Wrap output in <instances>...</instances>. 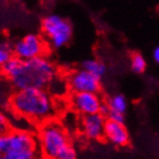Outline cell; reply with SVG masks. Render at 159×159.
<instances>
[{
	"label": "cell",
	"instance_id": "cell-4",
	"mask_svg": "<svg viewBox=\"0 0 159 159\" xmlns=\"http://www.w3.org/2000/svg\"><path fill=\"white\" fill-rule=\"evenodd\" d=\"M41 30L53 49L63 48L70 42L73 34L72 24L64 17L50 14L41 22Z\"/></svg>",
	"mask_w": 159,
	"mask_h": 159
},
{
	"label": "cell",
	"instance_id": "cell-15",
	"mask_svg": "<svg viewBox=\"0 0 159 159\" xmlns=\"http://www.w3.org/2000/svg\"><path fill=\"white\" fill-rule=\"evenodd\" d=\"M147 67V63L144 57L139 52H134L131 56V70L134 73H143Z\"/></svg>",
	"mask_w": 159,
	"mask_h": 159
},
{
	"label": "cell",
	"instance_id": "cell-8",
	"mask_svg": "<svg viewBox=\"0 0 159 159\" xmlns=\"http://www.w3.org/2000/svg\"><path fill=\"white\" fill-rule=\"evenodd\" d=\"M70 103L75 111L82 116L99 114L102 100L98 93H73L70 97Z\"/></svg>",
	"mask_w": 159,
	"mask_h": 159
},
{
	"label": "cell",
	"instance_id": "cell-12",
	"mask_svg": "<svg viewBox=\"0 0 159 159\" xmlns=\"http://www.w3.org/2000/svg\"><path fill=\"white\" fill-rule=\"evenodd\" d=\"M82 68L85 70L86 72H89L90 74L94 75L96 77H98V79H101L106 74V70H107L106 65L98 59L84 60L82 63Z\"/></svg>",
	"mask_w": 159,
	"mask_h": 159
},
{
	"label": "cell",
	"instance_id": "cell-10",
	"mask_svg": "<svg viewBox=\"0 0 159 159\" xmlns=\"http://www.w3.org/2000/svg\"><path fill=\"white\" fill-rule=\"evenodd\" d=\"M105 138L108 142L117 147H124L129 142V134L125 125L109 119H107L105 125Z\"/></svg>",
	"mask_w": 159,
	"mask_h": 159
},
{
	"label": "cell",
	"instance_id": "cell-1",
	"mask_svg": "<svg viewBox=\"0 0 159 159\" xmlns=\"http://www.w3.org/2000/svg\"><path fill=\"white\" fill-rule=\"evenodd\" d=\"M57 67L44 56L29 60H20L11 75L8 77L11 85L18 90H44L57 79Z\"/></svg>",
	"mask_w": 159,
	"mask_h": 159
},
{
	"label": "cell",
	"instance_id": "cell-14",
	"mask_svg": "<svg viewBox=\"0 0 159 159\" xmlns=\"http://www.w3.org/2000/svg\"><path fill=\"white\" fill-rule=\"evenodd\" d=\"M14 56V43L9 41H3L0 44V65L9 61Z\"/></svg>",
	"mask_w": 159,
	"mask_h": 159
},
{
	"label": "cell",
	"instance_id": "cell-3",
	"mask_svg": "<svg viewBox=\"0 0 159 159\" xmlns=\"http://www.w3.org/2000/svg\"><path fill=\"white\" fill-rule=\"evenodd\" d=\"M39 144L46 159H59L72 147L66 129L58 122L48 120L39 131Z\"/></svg>",
	"mask_w": 159,
	"mask_h": 159
},
{
	"label": "cell",
	"instance_id": "cell-16",
	"mask_svg": "<svg viewBox=\"0 0 159 159\" xmlns=\"http://www.w3.org/2000/svg\"><path fill=\"white\" fill-rule=\"evenodd\" d=\"M107 119H109L111 122H116V123H120V124H124V120H125V116L123 113H119L116 110L110 109V113L107 117Z\"/></svg>",
	"mask_w": 159,
	"mask_h": 159
},
{
	"label": "cell",
	"instance_id": "cell-11",
	"mask_svg": "<svg viewBox=\"0 0 159 159\" xmlns=\"http://www.w3.org/2000/svg\"><path fill=\"white\" fill-rule=\"evenodd\" d=\"M0 159H40L38 148H16L2 153Z\"/></svg>",
	"mask_w": 159,
	"mask_h": 159
},
{
	"label": "cell",
	"instance_id": "cell-6",
	"mask_svg": "<svg viewBox=\"0 0 159 159\" xmlns=\"http://www.w3.org/2000/svg\"><path fill=\"white\" fill-rule=\"evenodd\" d=\"M68 86L73 93H98L100 90V79L81 68L68 75Z\"/></svg>",
	"mask_w": 159,
	"mask_h": 159
},
{
	"label": "cell",
	"instance_id": "cell-5",
	"mask_svg": "<svg viewBox=\"0 0 159 159\" xmlns=\"http://www.w3.org/2000/svg\"><path fill=\"white\" fill-rule=\"evenodd\" d=\"M46 52V43L38 34H26L14 42V56L20 60L42 57Z\"/></svg>",
	"mask_w": 159,
	"mask_h": 159
},
{
	"label": "cell",
	"instance_id": "cell-2",
	"mask_svg": "<svg viewBox=\"0 0 159 159\" xmlns=\"http://www.w3.org/2000/svg\"><path fill=\"white\" fill-rule=\"evenodd\" d=\"M9 105L14 113L34 122L47 120L53 115L55 106L46 90H18L10 97Z\"/></svg>",
	"mask_w": 159,
	"mask_h": 159
},
{
	"label": "cell",
	"instance_id": "cell-9",
	"mask_svg": "<svg viewBox=\"0 0 159 159\" xmlns=\"http://www.w3.org/2000/svg\"><path fill=\"white\" fill-rule=\"evenodd\" d=\"M106 120L100 114L82 116L81 119V129L83 134L91 140H99L105 136V125Z\"/></svg>",
	"mask_w": 159,
	"mask_h": 159
},
{
	"label": "cell",
	"instance_id": "cell-13",
	"mask_svg": "<svg viewBox=\"0 0 159 159\" xmlns=\"http://www.w3.org/2000/svg\"><path fill=\"white\" fill-rule=\"evenodd\" d=\"M107 103L109 105L110 109L116 110L119 113H125L126 108H127V101H126L125 97L123 94H115V96L110 97Z\"/></svg>",
	"mask_w": 159,
	"mask_h": 159
},
{
	"label": "cell",
	"instance_id": "cell-7",
	"mask_svg": "<svg viewBox=\"0 0 159 159\" xmlns=\"http://www.w3.org/2000/svg\"><path fill=\"white\" fill-rule=\"evenodd\" d=\"M37 141L31 133L26 131H11L0 136V152L6 153L16 148H35Z\"/></svg>",
	"mask_w": 159,
	"mask_h": 159
},
{
	"label": "cell",
	"instance_id": "cell-17",
	"mask_svg": "<svg viewBox=\"0 0 159 159\" xmlns=\"http://www.w3.org/2000/svg\"><path fill=\"white\" fill-rule=\"evenodd\" d=\"M109 113H110V107H109V105H108L107 102H102V105H101V107H100L99 114L101 115V116H103L105 118H106V117H108Z\"/></svg>",
	"mask_w": 159,
	"mask_h": 159
},
{
	"label": "cell",
	"instance_id": "cell-18",
	"mask_svg": "<svg viewBox=\"0 0 159 159\" xmlns=\"http://www.w3.org/2000/svg\"><path fill=\"white\" fill-rule=\"evenodd\" d=\"M152 57H153V60H155L157 64H159V47H157L156 49L153 50Z\"/></svg>",
	"mask_w": 159,
	"mask_h": 159
}]
</instances>
